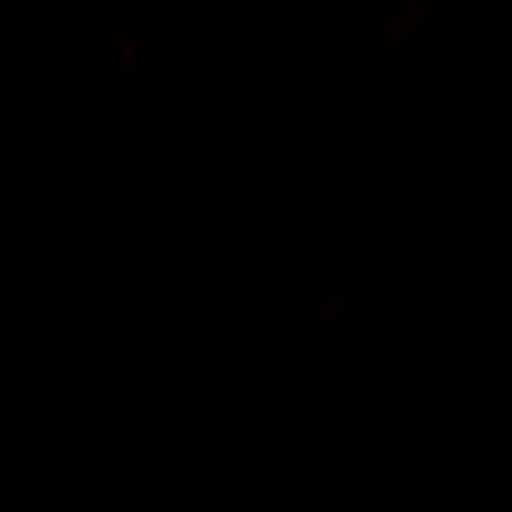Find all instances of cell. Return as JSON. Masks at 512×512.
Returning a JSON list of instances; mask_svg holds the SVG:
<instances>
[]
</instances>
